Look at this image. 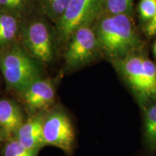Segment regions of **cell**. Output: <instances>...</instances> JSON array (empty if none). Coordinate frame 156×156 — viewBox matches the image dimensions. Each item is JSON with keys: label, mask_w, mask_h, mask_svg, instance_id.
<instances>
[{"label": "cell", "mask_w": 156, "mask_h": 156, "mask_svg": "<svg viewBox=\"0 0 156 156\" xmlns=\"http://www.w3.org/2000/svg\"><path fill=\"white\" fill-rule=\"evenodd\" d=\"M21 36L24 47L39 62L48 63L53 59V37L46 21L34 19L25 23L22 25Z\"/></svg>", "instance_id": "277c9868"}, {"label": "cell", "mask_w": 156, "mask_h": 156, "mask_svg": "<svg viewBox=\"0 0 156 156\" xmlns=\"http://www.w3.org/2000/svg\"><path fill=\"white\" fill-rule=\"evenodd\" d=\"M38 0H0V9L23 18L32 12Z\"/></svg>", "instance_id": "7c38bea8"}, {"label": "cell", "mask_w": 156, "mask_h": 156, "mask_svg": "<svg viewBox=\"0 0 156 156\" xmlns=\"http://www.w3.org/2000/svg\"><path fill=\"white\" fill-rule=\"evenodd\" d=\"M153 51H154V54H155V55L156 56V42L155 43V44H154V46H153Z\"/></svg>", "instance_id": "ffe728a7"}, {"label": "cell", "mask_w": 156, "mask_h": 156, "mask_svg": "<svg viewBox=\"0 0 156 156\" xmlns=\"http://www.w3.org/2000/svg\"><path fill=\"white\" fill-rule=\"evenodd\" d=\"M0 54V69L12 89L22 93L41 78L40 62L24 46L12 44Z\"/></svg>", "instance_id": "7a4b0ae2"}, {"label": "cell", "mask_w": 156, "mask_h": 156, "mask_svg": "<svg viewBox=\"0 0 156 156\" xmlns=\"http://www.w3.org/2000/svg\"><path fill=\"white\" fill-rule=\"evenodd\" d=\"M44 119L40 115L33 116L23 123L16 133V139L25 147L39 151L44 146L43 125Z\"/></svg>", "instance_id": "9c48e42d"}, {"label": "cell", "mask_w": 156, "mask_h": 156, "mask_svg": "<svg viewBox=\"0 0 156 156\" xmlns=\"http://www.w3.org/2000/svg\"><path fill=\"white\" fill-rule=\"evenodd\" d=\"M21 93L26 106L32 111L47 108L54 102L55 96L51 81L42 78L33 83Z\"/></svg>", "instance_id": "ba28073f"}, {"label": "cell", "mask_w": 156, "mask_h": 156, "mask_svg": "<svg viewBox=\"0 0 156 156\" xmlns=\"http://www.w3.org/2000/svg\"><path fill=\"white\" fill-rule=\"evenodd\" d=\"M145 31L149 36H153L156 34V13L151 20L148 21L146 25Z\"/></svg>", "instance_id": "d6986e66"}, {"label": "cell", "mask_w": 156, "mask_h": 156, "mask_svg": "<svg viewBox=\"0 0 156 156\" xmlns=\"http://www.w3.org/2000/svg\"><path fill=\"white\" fill-rule=\"evenodd\" d=\"M103 7L112 15L126 14L132 11V0H102Z\"/></svg>", "instance_id": "2e32d148"}, {"label": "cell", "mask_w": 156, "mask_h": 156, "mask_svg": "<svg viewBox=\"0 0 156 156\" xmlns=\"http://www.w3.org/2000/svg\"><path fill=\"white\" fill-rule=\"evenodd\" d=\"M98 48L114 60L134 54L140 40L126 14L112 15L101 19L95 30Z\"/></svg>", "instance_id": "6da1fadb"}, {"label": "cell", "mask_w": 156, "mask_h": 156, "mask_svg": "<svg viewBox=\"0 0 156 156\" xmlns=\"http://www.w3.org/2000/svg\"><path fill=\"white\" fill-rule=\"evenodd\" d=\"M139 10L142 19L150 21L156 13V0H141Z\"/></svg>", "instance_id": "ac0fdd59"}, {"label": "cell", "mask_w": 156, "mask_h": 156, "mask_svg": "<svg viewBox=\"0 0 156 156\" xmlns=\"http://www.w3.org/2000/svg\"><path fill=\"white\" fill-rule=\"evenodd\" d=\"M145 100H156V65L153 62L143 57Z\"/></svg>", "instance_id": "4fadbf2b"}, {"label": "cell", "mask_w": 156, "mask_h": 156, "mask_svg": "<svg viewBox=\"0 0 156 156\" xmlns=\"http://www.w3.org/2000/svg\"><path fill=\"white\" fill-rule=\"evenodd\" d=\"M0 140H1V130H0Z\"/></svg>", "instance_id": "44dd1931"}, {"label": "cell", "mask_w": 156, "mask_h": 156, "mask_svg": "<svg viewBox=\"0 0 156 156\" xmlns=\"http://www.w3.org/2000/svg\"><path fill=\"white\" fill-rule=\"evenodd\" d=\"M103 7L102 0H71L62 16L55 22L60 40L67 42L78 28L90 25Z\"/></svg>", "instance_id": "3957f363"}, {"label": "cell", "mask_w": 156, "mask_h": 156, "mask_svg": "<svg viewBox=\"0 0 156 156\" xmlns=\"http://www.w3.org/2000/svg\"><path fill=\"white\" fill-rule=\"evenodd\" d=\"M22 18L0 9V48L12 44L22 29Z\"/></svg>", "instance_id": "8fae6325"}, {"label": "cell", "mask_w": 156, "mask_h": 156, "mask_svg": "<svg viewBox=\"0 0 156 156\" xmlns=\"http://www.w3.org/2000/svg\"><path fill=\"white\" fill-rule=\"evenodd\" d=\"M143 57L139 54H132L113 61L116 69L121 72L130 87L142 99H145Z\"/></svg>", "instance_id": "52a82bcc"}, {"label": "cell", "mask_w": 156, "mask_h": 156, "mask_svg": "<svg viewBox=\"0 0 156 156\" xmlns=\"http://www.w3.org/2000/svg\"><path fill=\"white\" fill-rule=\"evenodd\" d=\"M23 124V115L16 103L6 99L0 101V127L3 133L11 138Z\"/></svg>", "instance_id": "30bf717a"}, {"label": "cell", "mask_w": 156, "mask_h": 156, "mask_svg": "<svg viewBox=\"0 0 156 156\" xmlns=\"http://www.w3.org/2000/svg\"><path fill=\"white\" fill-rule=\"evenodd\" d=\"M75 130L69 117L62 111H55L46 117L43 125L45 145L56 147L67 153L73 151Z\"/></svg>", "instance_id": "5b68a950"}, {"label": "cell", "mask_w": 156, "mask_h": 156, "mask_svg": "<svg viewBox=\"0 0 156 156\" xmlns=\"http://www.w3.org/2000/svg\"><path fill=\"white\" fill-rule=\"evenodd\" d=\"M64 58L69 67H80L93 59L98 48L95 30L85 25L78 28L68 41Z\"/></svg>", "instance_id": "8992f818"}, {"label": "cell", "mask_w": 156, "mask_h": 156, "mask_svg": "<svg viewBox=\"0 0 156 156\" xmlns=\"http://www.w3.org/2000/svg\"><path fill=\"white\" fill-rule=\"evenodd\" d=\"M145 134L152 147H156V104L151 107L145 116Z\"/></svg>", "instance_id": "9a60e30c"}, {"label": "cell", "mask_w": 156, "mask_h": 156, "mask_svg": "<svg viewBox=\"0 0 156 156\" xmlns=\"http://www.w3.org/2000/svg\"><path fill=\"white\" fill-rule=\"evenodd\" d=\"M71 0H38L43 13L56 22L67 9Z\"/></svg>", "instance_id": "5bb4252c"}, {"label": "cell", "mask_w": 156, "mask_h": 156, "mask_svg": "<svg viewBox=\"0 0 156 156\" xmlns=\"http://www.w3.org/2000/svg\"><path fill=\"white\" fill-rule=\"evenodd\" d=\"M38 151L30 150L21 145L16 139H12L5 146L4 156H36Z\"/></svg>", "instance_id": "e0dca14e"}]
</instances>
